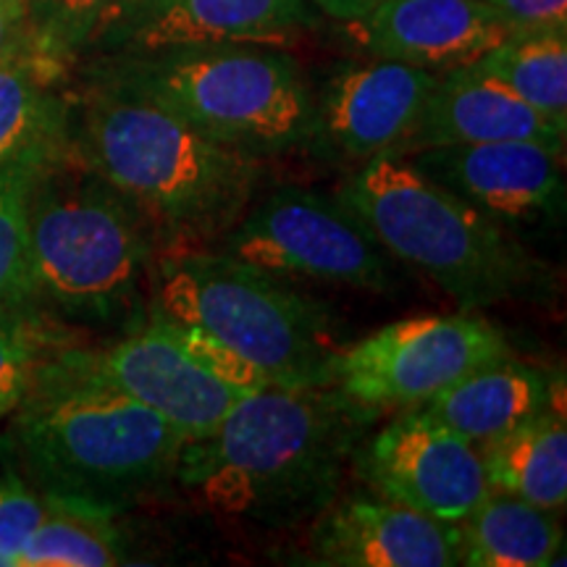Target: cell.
<instances>
[{
	"label": "cell",
	"instance_id": "obj_32",
	"mask_svg": "<svg viewBox=\"0 0 567 567\" xmlns=\"http://www.w3.org/2000/svg\"><path fill=\"white\" fill-rule=\"evenodd\" d=\"M137 3H142V0H118L116 6H113V11H111V17H109V21L113 19V17H118V13H124V11H130V9H134V6ZM109 21H105V24H109ZM103 24V27H105Z\"/></svg>",
	"mask_w": 567,
	"mask_h": 567
},
{
	"label": "cell",
	"instance_id": "obj_15",
	"mask_svg": "<svg viewBox=\"0 0 567 567\" xmlns=\"http://www.w3.org/2000/svg\"><path fill=\"white\" fill-rule=\"evenodd\" d=\"M313 557L329 567L463 565L457 523L386 499L331 502L313 528Z\"/></svg>",
	"mask_w": 567,
	"mask_h": 567
},
{
	"label": "cell",
	"instance_id": "obj_31",
	"mask_svg": "<svg viewBox=\"0 0 567 567\" xmlns=\"http://www.w3.org/2000/svg\"><path fill=\"white\" fill-rule=\"evenodd\" d=\"M310 3H316L318 9L323 13H329V17H334L339 21H360L365 19L368 13H371L375 6H381L384 0H310Z\"/></svg>",
	"mask_w": 567,
	"mask_h": 567
},
{
	"label": "cell",
	"instance_id": "obj_20",
	"mask_svg": "<svg viewBox=\"0 0 567 567\" xmlns=\"http://www.w3.org/2000/svg\"><path fill=\"white\" fill-rule=\"evenodd\" d=\"M551 515V509L530 505L520 496L488 488L476 509L457 523L463 565H551L563 547V528Z\"/></svg>",
	"mask_w": 567,
	"mask_h": 567
},
{
	"label": "cell",
	"instance_id": "obj_6",
	"mask_svg": "<svg viewBox=\"0 0 567 567\" xmlns=\"http://www.w3.org/2000/svg\"><path fill=\"white\" fill-rule=\"evenodd\" d=\"M151 284L158 313L216 334L274 386H331V365L347 344L342 326L284 276L210 247H166Z\"/></svg>",
	"mask_w": 567,
	"mask_h": 567
},
{
	"label": "cell",
	"instance_id": "obj_16",
	"mask_svg": "<svg viewBox=\"0 0 567 567\" xmlns=\"http://www.w3.org/2000/svg\"><path fill=\"white\" fill-rule=\"evenodd\" d=\"M354 24L373 59L434 74L471 66L509 38L505 21L484 0H384Z\"/></svg>",
	"mask_w": 567,
	"mask_h": 567
},
{
	"label": "cell",
	"instance_id": "obj_10",
	"mask_svg": "<svg viewBox=\"0 0 567 567\" xmlns=\"http://www.w3.org/2000/svg\"><path fill=\"white\" fill-rule=\"evenodd\" d=\"M354 467L379 499L460 523L488 494L476 444L410 408L354 450Z\"/></svg>",
	"mask_w": 567,
	"mask_h": 567
},
{
	"label": "cell",
	"instance_id": "obj_24",
	"mask_svg": "<svg viewBox=\"0 0 567 567\" xmlns=\"http://www.w3.org/2000/svg\"><path fill=\"white\" fill-rule=\"evenodd\" d=\"M63 130L0 166V310L34 308L30 292V193Z\"/></svg>",
	"mask_w": 567,
	"mask_h": 567
},
{
	"label": "cell",
	"instance_id": "obj_19",
	"mask_svg": "<svg viewBox=\"0 0 567 567\" xmlns=\"http://www.w3.org/2000/svg\"><path fill=\"white\" fill-rule=\"evenodd\" d=\"M488 486L551 509L567 502V425L565 415L547 408L476 444Z\"/></svg>",
	"mask_w": 567,
	"mask_h": 567
},
{
	"label": "cell",
	"instance_id": "obj_3",
	"mask_svg": "<svg viewBox=\"0 0 567 567\" xmlns=\"http://www.w3.org/2000/svg\"><path fill=\"white\" fill-rule=\"evenodd\" d=\"M9 421L6 455L34 492L111 513L174 484L187 444L151 408L76 368L69 352L42 363Z\"/></svg>",
	"mask_w": 567,
	"mask_h": 567
},
{
	"label": "cell",
	"instance_id": "obj_7",
	"mask_svg": "<svg viewBox=\"0 0 567 567\" xmlns=\"http://www.w3.org/2000/svg\"><path fill=\"white\" fill-rule=\"evenodd\" d=\"M92 66L231 151L268 158L305 147L313 126V92L292 55L271 45L163 48L105 53Z\"/></svg>",
	"mask_w": 567,
	"mask_h": 567
},
{
	"label": "cell",
	"instance_id": "obj_26",
	"mask_svg": "<svg viewBox=\"0 0 567 567\" xmlns=\"http://www.w3.org/2000/svg\"><path fill=\"white\" fill-rule=\"evenodd\" d=\"M48 347L51 337L38 308L0 310V423L30 394Z\"/></svg>",
	"mask_w": 567,
	"mask_h": 567
},
{
	"label": "cell",
	"instance_id": "obj_29",
	"mask_svg": "<svg viewBox=\"0 0 567 567\" xmlns=\"http://www.w3.org/2000/svg\"><path fill=\"white\" fill-rule=\"evenodd\" d=\"M509 34L567 32V0H484Z\"/></svg>",
	"mask_w": 567,
	"mask_h": 567
},
{
	"label": "cell",
	"instance_id": "obj_23",
	"mask_svg": "<svg viewBox=\"0 0 567 567\" xmlns=\"http://www.w3.org/2000/svg\"><path fill=\"white\" fill-rule=\"evenodd\" d=\"M471 69L567 130V32L509 34Z\"/></svg>",
	"mask_w": 567,
	"mask_h": 567
},
{
	"label": "cell",
	"instance_id": "obj_25",
	"mask_svg": "<svg viewBox=\"0 0 567 567\" xmlns=\"http://www.w3.org/2000/svg\"><path fill=\"white\" fill-rule=\"evenodd\" d=\"M118 0H27V34L32 48L69 69L90 53Z\"/></svg>",
	"mask_w": 567,
	"mask_h": 567
},
{
	"label": "cell",
	"instance_id": "obj_18",
	"mask_svg": "<svg viewBox=\"0 0 567 567\" xmlns=\"http://www.w3.org/2000/svg\"><path fill=\"white\" fill-rule=\"evenodd\" d=\"M417 408L471 444H481L551 408V381L536 365L505 354L465 373Z\"/></svg>",
	"mask_w": 567,
	"mask_h": 567
},
{
	"label": "cell",
	"instance_id": "obj_30",
	"mask_svg": "<svg viewBox=\"0 0 567 567\" xmlns=\"http://www.w3.org/2000/svg\"><path fill=\"white\" fill-rule=\"evenodd\" d=\"M27 38V0H0V59L24 45Z\"/></svg>",
	"mask_w": 567,
	"mask_h": 567
},
{
	"label": "cell",
	"instance_id": "obj_8",
	"mask_svg": "<svg viewBox=\"0 0 567 567\" xmlns=\"http://www.w3.org/2000/svg\"><path fill=\"white\" fill-rule=\"evenodd\" d=\"M205 247L284 279L342 284L375 295H392L402 284L396 260L358 213L337 195L305 187L274 189Z\"/></svg>",
	"mask_w": 567,
	"mask_h": 567
},
{
	"label": "cell",
	"instance_id": "obj_5",
	"mask_svg": "<svg viewBox=\"0 0 567 567\" xmlns=\"http://www.w3.org/2000/svg\"><path fill=\"white\" fill-rule=\"evenodd\" d=\"M337 197L396 264L423 271L463 308L538 297L551 284L542 260L505 226L417 172L405 155L360 163Z\"/></svg>",
	"mask_w": 567,
	"mask_h": 567
},
{
	"label": "cell",
	"instance_id": "obj_21",
	"mask_svg": "<svg viewBox=\"0 0 567 567\" xmlns=\"http://www.w3.org/2000/svg\"><path fill=\"white\" fill-rule=\"evenodd\" d=\"M63 74L66 69L34 51L30 38L0 59V166L63 130Z\"/></svg>",
	"mask_w": 567,
	"mask_h": 567
},
{
	"label": "cell",
	"instance_id": "obj_14",
	"mask_svg": "<svg viewBox=\"0 0 567 567\" xmlns=\"http://www.w3.org/2000/svg\"><path fill=\"white\" fill-rule=\"evenodd\" d=\"M308 24L313 13L305 0H142L113 17L90 51L151 53L218 42L281 45Z\"/></svg>",
	"mask_w": 567,
	"mask_h": 567
},
{
	"label": "cell",
	"instance_id": "obj_4",
	"mask_svg": "<svg viewBox=\"0 0 567 567\" xmlns=\"http://www.w3.org/2000/svg\"><path fill=\"white\" fill-rule=\"evenodd\" d=\"M153 260L155 234L145 218L63 137L30 193L34 308L84 326L124 321L151 284Z\"/></svg>",
	"mask_w": 567,
	"mask_h": 567
},
{
	"label": "cell",
	"instance_id": "obj_22",
	"mask_svg": "<svg viewBox=\"0 0 567 567\" xmlns=\"http://www.w3.org/2000/svg\"><path fill=\"white\" fill-rule=\"evenodd\" d=\"M116 515L76 499L42 496V517L21 549L19 567H113L130 563V547Z\"/></svg>",
	"mask_w": 567,
	"mask_h": 567
},
{
	"label": "cell",
	"instance_id": "obj_11",
	"mask_svg": "<svg viewBox=\"0 0 567 567\" xmlns=\"http://www.w3.org/2000/svg\"><path fill=\"white\" fill-rule=\"evenodd\" d=\"M66 352L76 368L151 408L187 442L213 434L245 400L197 365L155 310H147V321L109 350Z\"/></svg>",
	"mask_w": 567,
	"mask_h": 567
},
{
	"label": "cell",
	"instance_id": "obj_12",
	"mask_svg": "<svg viewBox=\"0 0 567 567\" xmlns=\"http://www.w3.org/2000/svg\"><path fill=\"white\" fill-rule=\"evenodd\" d=\"M439 74L400 61L373 59L347 63L313 95V126L308 142L318 158L365 163L396 153L415 130Z\"/></svg>",
	"mask_w": 567,
	"mask_h": 567
},
{
	"label": "cell",
	"instance_id": "obj_27",
	"mask_svg": "<svg viewBox=\"0 0 567 567\" xmlns=\"http://www.w3.org/2000/svg\"><path fill=\"white\" fill-rule=\"evenodd\" d=\"M151 310H155V308H151ZM155 313H158V310H155ZM158 316L166 321L168 329H172V334L176 337V342H179L182 350L187 352L197 365H203L205 371H208L210 375H216L221 384L234 389L237 394L250 396L255 392H264V389L274 386L260 368H255L250 360L245 358V354H239L234 347L221 342L216 334L200 329V326L174 321V318H168L163 313H158Z\"/></svg>",
	"mask_w": 567,
	"mask_h": 567
},
{
	"label": "cell",
	"instance_id": "obj_9",
	"mask_svg": "<svg viewBox=\"0 0 567 567\" xmlns=\"http://www.w3.org/2000/svg\"><path fill=\"white\" fill-rule=\"evenodd\" d=\"M505 354H513L507 337L484 316L402 318L344 344L331 365V386L373 413L417 408Z\"/></svg>",
	"mask_w": 567,
	"mask_h": 567
},
{
	"label": "cell",
	"instance_id": "obj_2",
	"mask_svg": "<svg viewBox=\"0 0 567 567\" xmlns=\"http://www.w3.org/2000/svg\"><path fill=\"white\" fill-rule=\"evenodd\" d=\"M373 415L337 386H268L184 444L176 484L216 515L295 526L337 499Z\"/></svg>",
	"mask_w": 567,
	"mask_h": 567
},
{
	"label": "cell",
	"instance_id": "obj_13",
	"mask_svg": "<svg viewBox=\"0 0 567 567\" xmlns=\"http://www.w3.org/2000/svg\"><path fill=\"white\" fill-rule=\"evenodd\" d=\"M563 147L536 140L423 147L405 155L417 172L496 224H534L563 205Z\"/></svg>",
	"mask_w": 567,
	"mask_h": 567
},
{
	"label": "cell",
	"instance_id": "obj_17",
	"mask_svg": "<svg viewBox=\"0 0 567 567\" xmlns=\"http://www.w3.org/2000/svg\"><path fill=\"white\" fill-rule=\"evenodd\" d=\"M565 134L567 130H559L530 105L517 101L513 92L478 76L471 66H460L439 74L415 130L396 155L499 140H536L565 151Z\"/></svg>",
	"mask_w": 567,
	"mask_h": 567
},
{
	"label": "cell",
	"instance_id": "obj_28",
	"mask_svg": "<svg viewBox=\"0 0 567 567\" xmlns=\"http://www.w3.org/2000/svg\"><path fill=\"white\" fill-rule=\"evenodd\" d=\"M42 517V496L19 473L0 471V567H19V555Z\"/></svg>",
	"mask_w": 567,
	"mask_h": 567
},
{
	"label": "cell",
	"instance_id": "obj_1",
	"mask_svg": "<svg viewBox=\"0 0 567 567\" xmlns=\"http://www.w3.org/2000/svg\"><path fill=\"white\" fill-rule=\"evenodd\" d=\"M69 151L134 205L166 247H205L250 208L264 161L218 145L109 76L90 71L63 116Z\"/></svg>",
	"mask_w": 567,
	"mask_h": 567
}]
</instances>
